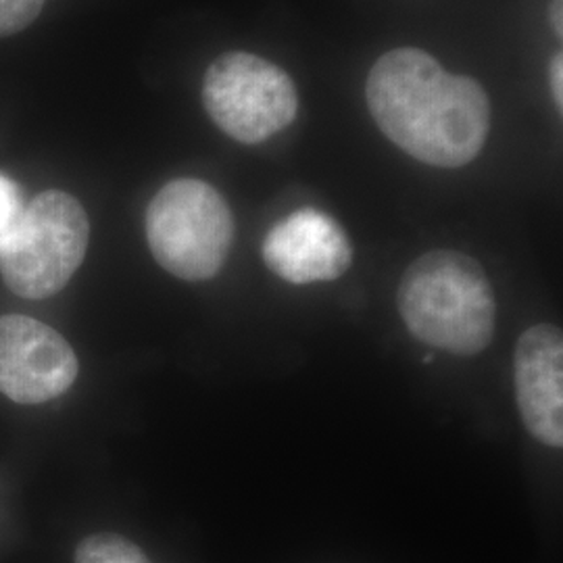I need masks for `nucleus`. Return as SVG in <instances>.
Here are the masks:
<instances>
[{
	"label": "nucleus",
	"mask_w": 563,
	"mask_h": 563,
	"mask_svg": "<svg viewBox=\"0 0 563 563\" xmlns=\"http://www.w3.org/2000/svg\"><path fill=\"white\" fill-rule=\"evenodd\" d=\"M365 97L384 136L432 167L455 169L474 162L490 132L483 84L444 71L420 48H395L376 60Z\"/></svg>",
	"instance_id": "obj_1"
},
{
	"label": "nucleus",
	"mask_w": 563,
	"mask_h": 563,
	"mask_svg": "<svg viewBox=\"0 0 563 563\" xmlns=\"http://www.w3.org/2000/svg\"><path fill=\"white\" fill-rule=\"evenodd\" d=\"M397 307L423 344L457 357L493 341L497 301L483 265L460 251H430L402 274Z\"/></svg>",
	"instance_id": "obj_2"
},
{
	"label": "nucleus",
	"mask_w": 563,
	"mask_h": 563,
	"mask_svg": "<svg viewBox=\"0 0 563 563\" xmlns=\"http://www.w3.org/2000/svg\"><path fill=\"white\" fill-rule=\"evenodd\" d=\"M146 241L165 272L180 280L218 276L234 242V216L207 181H167L146 209Z\"/></svg>",
	"instance_id": "obj_3"
},
{
	"label": "nucleus",
	"mask_w": 563,
	"mask_h": 563,
	"mask_svg": "<svg viewBox=\"0 0 563 563\" xmlns=\"http://www.w3.org/2000/svg\"><path fill=\"white\" fill-rule=\"evenodd\" d=\"M90 239V223L78 199L46 190L25 202L23 216L0 246V274L23 299L57 295L78 272Z\"/></svg>",
	"instance_id": "obj_4"
},
{
	"label": "nucleus",
	"mask_w": 563,
	"mask_h": 563,
	"mask_svg": "<svg viewBox=\"0 0 563 563\" xmlns=\"http://www.w3.org/2000/svg\"><path fill=\"white\" fill-rule=\"evenodd\" d=\"M202 104L225 136L242 144H260L295 121L299 90L276 63L232 51L207 69Z\"/></svg>",
	"instance_id": "obj_5"
},
{
	"label": "nucleus",
	"mask_w": 563,
	"mask_h": 563,
	"mask_svg": "<svg viewBox=\"0 0 563 563\" xmlns=\"http://www.w3.org/2000/svg\"><path fill=\"white\" fill-rule=\"evenodd\" d=\"M71 344L27 316L0 318V393L21 405L57 399L78 378Z\"/></svg>",
	"instance_id": "obj_6"
},
{
	"label": "nucleus",
	"mask_w": 563,
	"mask_h": 563,
	"mask_svg": "<svg viewBox=\"0 0 563 563\" xmlns=\"http://www.w3.org/2000/svg\"><path fill=\"white\" fill-rule=\"evenodd\" d=\"M262 255L278 278L307 286L342 278L353 263V244L330 213L302 207L269 228Z\"/></svg>",
	"instance_id": "obj_7"
},
{
	"label": "nucleus",
	"mask_w": 563,
	"mask_h": 563,
	"mask_svg": "<svg viewBox=\"0 0 563 563\" xmlns=\"http://www.w3.org/2000/svg\"><path fill=\"white\" fill-rule=\"evenodd\" d=\"M516 397L523 426L539 443L563 446V332L553 323L528 328L514 353Z\"/></svg>",
	"instance_id": "obj_8"
},
{
	"label": "nucleus",
	"mask_w": 563,
	"mask_h": 563,
	"mask_svg": "<svg viewBox=\"0 0 563 563\" xmlns=\"http://www.w3.org/2000/svg\"><path fill=\"white\" fill-rule=\"evenodd\" d=\"M76 563H151L139 544L120 534H95L81 541Z\"/></svg>",
	"instance_id": "obj_9"
},
{
	"label": "nucleus",
	"mask_w": 563,
	"mask_h": 563,
	"mask_svg": "<svg viewBox=\"0 0 563 563\" xmlns=\"http://www.w3.org/2000/svg\"><path fill=\"white\" fill-rule=\"evenodd\" d=\"M46 0H0V38L25 30L41 15Z\"/></svg>",
	"instance_id": "obj_10"
},
{
	"label": "nucleus",
	"mask_w": 563,
	"mask_h": 563,
	"mask_svg": "<svg viewBox=\"0 0 563 563\" xmlns=\"http://www.w3.org/2000/svg\"><path fill=\"white\" fill-rule=\"evenodd\" d=\"M25 202L20 186L0 174V246L11 236L23 216Z\"/></svg>",
	"instance_id": "obj_11"
},
{
	"label": "nucleus",
	"mask_w": 563,
	"mask_h": 563,
	"mask_svg": "<svg viewBox=\"0 0 563 563\" xmlns=\"http://www.w3.org/2000/svg\"><path fill=\"white\" fill-rule=\"evenodd\" d=\"M551 90L558 107H563V55L558 53L551 60Z\"/></svg>",
	"instance_id": "obj_12"
},
{
	"label": "nucleus",
	"mask_w": 563,
	"mask_h": 563,
	"mask_svg": "<svg viewBox=\"0 0 563 563\" xmlns=\"http://www.w3.org/2000/svg\"><path fill=\"white\" fill-rule=\"evenodd\" d=\"M551 25L553 32L562 38L563 36V0H553L551 2Z\"/></svg>",
	"instance_id": "obj_13"
}]
</instances>
